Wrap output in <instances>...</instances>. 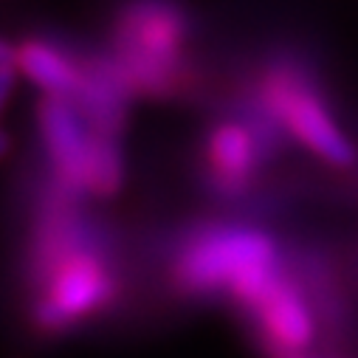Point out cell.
<instances>
[{
    "instance_id": "9c48e42d",
    "label": "cell",
    "mask_w": 358,
    "mask_h": 358,
    "mask_svg": "<svg viewBox=\"0 0 358 358\" xmlns=\"http://www.w3.org/2000/svg\"><path fill=\"white\" fill-rule=\"evenodd\" d=\"M17 68H0V116H3L12 94H15V85H17Z\"/></svg>"
},
{
    "instance_id": "3957f363",
    "label": "cell",
    "mask_w": 358,
    "mask_h": 358,
    "mask_svg": "<svg viewBox=\"0 0 358 358\" xmlns=\"http://www.w3.org/2000/svg\"><path fill=\"white\" fill-rule=\"evenodd\" d=\"M189 43L192 17L181 0H122L105 54L133 96L166 99L187 87Z\"/></svg>"
},
{
    "instance_id": "8992f818",
    "label": "cell",
    "mask_w": 358,
    "mask_h": 358,
    "mask_svg": "<svg viewBox=\"0 0 358 358\" xmlns=\"http://www.w3.org/2000/svg\"><path fill=\"white\" fill-rule=\"evenodd\" d=\"M277 138L282 136L254 108L245 116L217 119L206 130L201 150L206 187L226 201L248 195L257 187L265 164L274 158Z\"/></svg>"
},
{
    "instance_id": "8fae6325",
    "label": "cell",
    "mask_w": 358,
    "mask_h": 358,
    "mask_svg": "<svg viewBox=\"0 0 358 358\" xmlns=\"http://www.w3.org/2000/svg\"><path fill=\"white\" fill-rule=\"evenodd\" d=\"M265 358H316V355H310V350H308V352H274Z\"/></svg>"
},
{
    "instance_id": "6da1fadb",
    "label": "cell",
    "mask_w": 358,
    "mask_h": 358,
    "mask_svg": "<svg viewBox=\"0 0 358 358\" xmlns=\"http://www.w3.org/2000/svg\"><path fill=\"white\" fill-rule=\"evenodd\" d=\"M29 324L43 338H62L110 313L122 280L96 226L76 209V198L57 189L45 198L26 248Z\"/></svg>"
},
{
    "instance_id": "30bf717a",
    "label": "cell",
    "mask_w": 358,
    "mask_h": 358,
    "mask_svg": "<svg viewBox=\"0 0 358 358\" xmlns=\"http://www.w3.org/2000/svg\"><path fill=\"white\" fill-rule=\"evenodd\" d=\"M15 59H17V43L0 37V68H15Z\"/></svg>"
},
{
    "instance_id": "7c38bea8",
    "label": "cell",
    "mask_w": 358,
    "mask_h": 358,
    "mask_svg": "<svg viewBox=\"0 0 358 358\" xmlns=\"http://www.w3.org/2000/svg\"><path fill=\"white\" fill-rule=\"evenodd\" d=\"M6 152H9V133L0 130V158H3Z\"/></svg>"
},
{
    "instance_id": "7a4b0ae2",
    "label": "cell",
    "mask_w": 358,
    "mask_h": 358,
    "mask_svg": "<svg viewBox=\"0 0 358 358\" xmlns=\"http://www.w3.org/2000/svg\"><path fill=\"white\" fill-rule=\"evenodd\" d=\"M285 271L274 234L245 223L189 229L169 257V285L184 299H229L245 310Z\"/></svg>"
},
{
    "instance_id": "52a82bcc",
    "label": "cell",
    "mask_w": 358,
    "mask_h": 358,
    "mask_svg": "<svg viewBox=\"0 0 358 358\" xmlns=\"http://www.w3.org/2000/svg\"><path fill=\"white\" fill-rule=\"evenodd\" d=\"M265 355L308 352L316 341V313L291 274H280L245 310Z\"/></svg>"
},
{
    "instance_id": "5b68a950",
    "label": "cell",
    "mask_w": 358,
    "mask_h": 358,
    "mask_svg": "<svg viewBox=\"0 0 358 358\" xmlns=\"http://www.w3.org/2000/svg\"><path fill=\"white\" fill-rule=\"evenodd\" d=\"M37 136L51 189L68 198H113L124 184L122 138L91 127L71 99L40 96Z\"/></svg>"
},
{
    "instance_id": "ba28073f",
    "label": "cell",
    "mask_w": 358,
    "mask_h": 358,
    "mask_svg": "<svg viewBox=\"0 0 358 358\" xmlns=\"http://www.w3.org/2000/svg\"><path fill=\"white\" fill-rule=\"evenodd\" d=\"M15 68L40 96L73 99L85 73V54L51 34H31L17 43Z\"/></svg>"
},
{
    "instance_id": "277c9868",
    "label": "cell",
    "mask_w": 358,
    "mask_h": 358,
    "mask_svg": "<svg viewBox=\"0 0 358 358\" xmlns=\"http://www.w3.org/2000/svg\"><path fill=\"white\" fill-rule=\"evenodd\" d=\"M254 110L271 122L282 138H291L316 161L347 169L358 158L355 144L341 127L319 79L294 57H274L257 71Z\"/></svg>"
}]
</instances>
